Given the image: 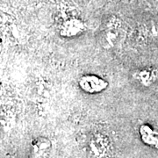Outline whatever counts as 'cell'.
Segmentation results:
<instances>
[{"label": "cell", "mask_w": 158, "mask_h": 158, "mask_svg": "<svg viewBox=\"0 0 158 158\" xmlns=\"http://www.w3.org/2000/svg\"><path fill=\"white\" fill-rule=\"evenodd\" d=\"M88 158H110L113 145L110 138L102 133H94L87 141Z\"/></svg>", "instance_id": "obj_1"}, {"label": "cell", "mask_w": 158, "mask_h": 158, "mask_svg": "<svg viewBox=\"0 0 158 158\" xmlns=\"http://www.w3.org/2000/svg\"><path fill=\"white\" fill-rule=\"evenodd\" d=\"M78 86L87 94H98L106 90L109 83L98 75L85 74L78 79Z\"/></svg>", "instance_id": "obj_2"}, {"label": "cell", "mask_w": 158, "mask_h": 158, "mask_svg": "<svg viewBox=\"0 0 158 158\" xmlns=\"http://www.w3.org/2000/svg\"><path fill=\"white\" fill-rule=\"evenodd\" d=\"M120 30V21L118 18L113 17L108 20L106 27L103 31L102 45L105 48H113L118 40Z\"/></svg>", "instance_id": "obj_3"}, {"label": "cell", "mask_w": 158, "mask_h": 158, "mask_svg": "<svg viewBox=\"0 0 158 158\" xmlns=\"http://www.w3.org/2000/svg\"><path fill=\"white\" fill-rule=\"evenodd\" d=\"M86 28L85 22L77 18H69L64 20L60 27V35L64 38H73L78 36Z\"/></svg>", "instance_id": "obj_4"}, {"label": "cell", "mask_w": 158, "mask_h": 158, "mask_svg": "<svg viewBox=\"0 0 158 158\" xmlns=\"http://www.w3.org/2000/svg\"><path fill=\"white\" fill-rule=\"evenodd\" d=\"M52 148L50 139L44 136H40L33 139L30 146L31 158H47Z\"/></svg>", "instance_id": "obj_5"}, {"label": "cell", "mask_w": 158, "mask_h": 158, "mask_svg": "<svg viewBox=\"0 0 158 158\" xmlns=\"http://www.w3.org/2000/svg\"><path fill=\"white\" fill-rule=\"evenodd\" d=\"M133 77L144 87H149L156 81L158 77L157 69L153 67H144L136 69L133 73Z\"/></svg>", "instance_id": "obj_6"}, {"label": "cell", "mask_w": 158, "mask_h": 158, "mask_svg": "<svg viewBox=\"0 0 158 158\" xmlns=\"http://www.w3.org/2000/svg\"><path fill=\"white\" fill-rule=\"evenodd\" d=\"M142 141L153 148H158V129L150 125L143 124L139 128Z\"/></svg>", "instance_id": "obj_7"}]
</instances>
